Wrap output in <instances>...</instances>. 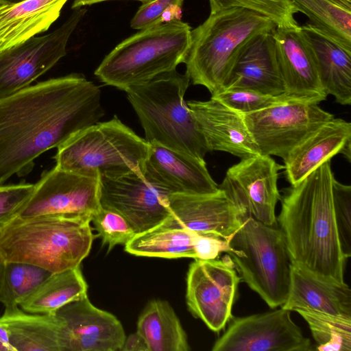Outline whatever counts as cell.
Listing matches in <instances>:
<instances>
[{
    "mask_svg": "<svg viewBox=\"0 0 351 351\" xmlns=\"http://www.w3.org/2000/svg\"><path fill=\"white\" fill-rule=\"evenodd\" d=\"M106 1H111V0H74L71 8H72V9L75 10V9L82 8L83 6H85V5H93L95 3ZM134 1H141L142 3V4H143V3H147L151 2L154 0H134Z\"/></svg>",
    "mask_w": 351,
    "mask_h": 351,
    "instance_id": "42",
    "label": "cell"
},
{
    "mask_svg": "<svg viewBox=\"0 0 351 351\" xmlns=\"http://www.w3.org/2000/svg\"><path fill=\"white\" fill-rule=\"evenodd\" d=\"M91 221L97 231V236L101 238L104 244L108 245V252L117 245H125L136 234L128 220L112 210L101 207L93 215Z\"/></svg>",
    "mask_w": 351,
    "mask_h": 351,
    "instance_id": "35",
    "label": "cell"
},
{
    "mask_svg": "<svg viewBox=\"0 0 351 351\" xmlns=\"http://www.w3.org/2000/svg\"><path fill=\"white\" fill-rule=\"evenodd\" d=\"M232 88L249 89L273 96L284 95L273 32L258 36L243 52L224 89Z\"/></svg>",
    "mask_w": 351,
    "mask_h": 351,
    "instance_id": "23",
    "label": "cell"
},
{
    "mask_svg": "<svg viewBox=\"0 0 351 351\" xmlns=\"http://www.w3.org/2000/svg\"><path fill=\"white\" fill-rule=\"evenodd\" d=\"M3 263L0 261V275L1 273L2 268H3Z\"/></svg>",
    "mask_w": 351,
    "mask_h": 351,
    "instance_id": "45",
    "label": "cell"
},
{
    "mask_svg": "<svg viewBox=\"0 0 351 351\" xmlns=\"http://www.w3.org/2000/svg\"><path fill=\"white\" fill-rule=\"evenodd\" d=\"M0 319L15 351H64L62 326L56 313H27L18 306L5 308Z\"/></svg>",
    "mask_w": 351,
    "mask_h": 351,
    "instance_id": "26",
    "label": "cell"
},
{
    "mask_svg": "<svg viewBox=\"0 0 351 351\" xmlns=\"http://www.w3.org/2000/svg\"><path fill=\"white\" fill-rule=\"evenodd\" d=\"M281 307L351 318V290L346 282L322 278L292 263L289 294Z\"/></svg>",
    "mask_w": 351,
    "mask_h": 351,
    "instance_id": "22",
    "label": "cell"
},
{
    "mask_svg": "<svg viewBox=\"0 0 351 351\" xmlns=\"http://www.w3.org/2000/svg\"><path fill=\"white\" fill-rule=\"evenodd\" d=\"M149 145L116 116L78 132L57 148L56 166L98 177L142 170Z\"/></svg>",
    "mask_w": 351,
    "mask_h": 351,
    "instance_id": "8",
    "label": "cell"
},
{
    "mask_svg": "<svg viewBox=\"0 0 351 351\" xmlns=\"http://www.w3.org/2000/svg\"><path fill=\"white\" fill-rule=\"evenodd\" d=\"M99 177L55 166L44 172L18 217L40 215L90 217L101 208Z\"/></svg>",
    "mask_w": 351,
    "mask_h": 351,
    "instance_id": "12",
    "label": "cell"
},
{
    "mask_svg": "<svg viewBox=\"0 0 351 351\" xmlns=\"http://www.w3.org/2000/svg\"><path fill=\"white\" fill-rule=\"evenodd\" d=\"M191 28L178 19L140 30L118 44L95 75L104 84L128 88L176 69L190 47Z\"/></svg>",
    "mask_w": 351,
    "mask_h": 351,
    "instance_id": "6",
    "label": "cell"
},
{
    "mask_svg": "<svg viewBox=\"0 0 351 351\" xmlns=\"http://www.w3.org/2000/svg\"><path fill=\"white\" fill-rule=\"evenodd\" d=\"M273 36L285 97L292 101L317 104L324 101L327 95L300 26L276 27Z\"/></svg>",
    "mask_w": 351,
    "mask_h": 351,
    "instance_id": "17",
    "label": "cell"
},
{
    "mask_svg": "<svg viewBox=\"0 0 351 351\" xmlns=\"http://www.w3.org/2000/svg\"><path fill=\"white\" fill-rule=\"evenodd\" d=\"M170 195L147 180L141 170L114 178L99 177L101 206L123 216L136 234L158 225L170 215Z\"/></svg>",
    "mask_w": 351,
    "mask_h": 351,
    "instance_id": "15",
    "label": "cell"
},
{
    "mask_svg": "<svg viewBox=\"0 0 351 351\" xmlns=\"http://www.w3.org/2000/svg\"><path fill=\"white\" fill-rule=\"evenodd\" d=\"M330 160L285 189L276 217L293 263L313 274L345 283L344 258L335 219Z\"/></svg>",
    "mask_w": 351,
    "mask_h": 351,
    "instance_id": "2",
    "label": "cell"
},
{
    "mask_svg": "<svg viewBox=\"0 0 351 351\" xmlns=\"http://www.w3.org/2000/svg\"><path fill=\"white\" fill-rule=\"evenodd\" d=\"M339 1L348 7H351V0H339Z\"/></svg>",
    "mask_w": 351,
    "mask_h": 351,
    "instance_id": "43",
    "label": "cell"
},
{
    "mask_svg": "<svg viewBox=\"0 0 351 351\" xmlns=\"http://www.w3.org/2000/svg\"><path fill=\"white\" fill-rule=\"evenodd\" d=\"M332 193L339 244L347 259L351 256V186L339 182L334 177Z\"/></svg>",
    "mask_w": 351,
    "mask_h": 351,
    "instance_id": "36",
    "label": "cell"
},
{
    "mask_svg": "<svg viewBox=\"0 0 351 351\" xmlns=\"http://www.w3.org/2000/svg\"><path fill=\"white\" fill-rule=\"evenodd\" d=\"M67 1H0V51L47 32Z\"/></svg>",
    "mask_w": 351,
    "mask_h": 351,
    "instance_id": "25",
    "label": "cell"
},
{
    "mask_svg": "<svg viewBox=\"0 0 351 351\" xmlns=\"http://www.w3.org/2000/svg\"><path fill=\"white\" fill-rule=\"evenodd\" d=\"M283 166L270 156L259 154L241 159L230 167L219 186L239 210L269 225L277 223L276 206L280 198L277 186Z\"/></svg>",
    "mask_w": 351,
    "mask_h": 351,
    "instance_id": "14",
    "label": "cell"
},
{
    "mask_svg": "<svg viewBox=\"0 0 351 351\" xmlns=\"http://www.w3.org/2000/svg\"><path fill=\"white\" fill-rule=\"evenodd\" d=\"M86 12L75 9L53 32L0 51V98L29 86L66 54L68 41Z\"/></svg>",
    "mask_w": 351,
    "mask_h": 351,
    "instance_id": "9",
    "label": "cell"
},
{
    "mask_svg": "<svg viewBox=\"0 0 351 351\" xmlns=\"http://www.w3.org/2000/svg\"><path fill=\"white\" fill-rule=\"evenodd\" d=\"M210 13L241 8L270 19L277 27H292L298 24L294 15L299 11L290 0H209Z\"/></svg>",
    "mask_w": 351,
    "mask_h": 351,
    "instance_id": "33",
    "label": "cell"
},
{
    "mask_svg": "<svg viewBox=\"0 0 351 351\" xmlns=\"http://www.w3.org/2000/svg\"><path fill=\"white\" fill-rule=\"evenodd\" d=\"M169 207L170 222L199 234L228 240L241 225L239 210L220 189L208 194H171Z\"/></svg>",
    "mask_w": 351,
    "mask_h": 351,
    "instance_id": "19",
    "label": "cell"
},
{
    "mask_svg": "<svg viewBox=\"0 0 351 351\" xmlns=\"http://www.w3.org/2000/svg\"><path fill=\"white\" fill-rule=\"evenodd\" d=\"M190 80L186 72L182 74L176 69L125 91L147 143L204 159L208 149L184 99Z\"/></svg>",
    "mask_w": 351,
    "mask_h": 351,
    "instance_id": "5",
    "label": "cell"
},
{
    "mask_svg": "<svg viewBox=\"0 0 351 351\" xmlns=\"http://www.w3.org/2000/svg\"><path fill=\"white\" fill-rule=\"evenodd\" d=\"M51 274L27 263H3L0 275V303L5 308L19 306Z\"/></svg>",
    "mask_w": 351,
    "mask_h": 351,
    "instance_id": "31",
    "label": "cell"
},
{
    "mask_svg": "<svg viewBox=\"0 0 351 351\" xmlns=\"http://www.w3.org/2000/svg\"><path fill=\"white\" fill-rule=\"evenodd\" d=\"M0 351H15L10 340L6 326L0 319Z\"/></svg>",
    "mask_w": 351,
    "mask_h": 351,
    "instance_id": "41",
    "label": "cell"
},
{
    "mask_svg": "<svg viewBox=\"0 0 351 351\" xmlns=\"http://www.w3.org/2000/svg\"><path fill=\"white\" fill-rule=\"evenodd\" d=\"M149 144V143H148ZM142 172L169 194H208L219 191L204 159L152 143Z\"/></svg>",
    "mask_w": 351,
    "mask_h": 351,
    "instance_id": "18",
    "label": "cell"
},
{
    "mask_svg": "<svg viewBox=\"0 0 351 351\" xmlns=\"http://www.w3.org/2000/svg\"><path fill=\"white\" fill-rule=\"evenodd\" d=\"M1 1H5V2H11V3H14V2H18V1H21L22 0H0Z\"/></svg>",
    "mask_w": 351,
    "mask_h": 351,
    "instance_id": "44",
    "label": "cell"
},
{
    "mask_svg": "<svg viewBox=\"0 0 351 351\" xmlns=\"http://www.w3.org/2000/svg\"><path fill=\"white\" fill-rule=\"evenodd\" d=\"M338 154L351 158V123L332 118L298 143L287 155L283 169L293 185Z\"/></svg>",
    "mask_w": 351,
    "mask_h": 351,
    "instance_id": "21",
    "label": "cell"
},
{
    "mask_svg": "<svg viewBox=\"0 0 351 351\" xmlns=\"http://www.w3.org/2000/svg\"><path fill=\"white\" fill-rule=\"evenodd\" d=\"M210 97L243 114L291 101L288 99L285 95L273 96L252 90L241 88L223 89L211 95Z\"/></svg>",
    "mask_w": 351,
    "mask_h": 351,
    "instance_id": "34",
    "label": "cell"
},
{
    "mask_svg": "<svg viewBox=\"0 0 351 351\" xmlns=\"http://www.w3.org/2000/svg\"><path fill=\"white\" fill-rule=\"evenodd\" d=\"M276 27L268 17L241 8L210 13L191 30L184 61L186 73L194 84L206 87L213 95L225 88L237 60L251 43Z\"/></svg>",
    "mask_w": 351,
    "mask_h": 351,
    "instance_id": "3",
    "label": "cell"
},
{
    "mask_svg": "<svg viewBox=\"0 0 351 351\" xmlns=\"http://www.w3.org/2000/svg\"><path fill=\"white\" fill-rule=\"evenodd\" d=\"M316 63L326 95L341 105L351 104V50L341 45L308 23L300 26Z\"/></svg>",
    "mask_w": 351,
    "mask_h": 351,
    "instance_id": "24",
    "label": "cell"
},
{
    "mask_svg": "<svg viewBox=\"0 0 351 351\" xmlns=\"http://www.w3.org/2000/svg\"><path fill=\"white\" fill-rule=\"evenodd\" d=\"M241 225L228 239V252L241 280L271 308L282 306L289 290L292 261L277 224L240 214Z\"/></svg>",
    "mask_w": 351,
    "mask_h": 351,
    "instance_id": "7",
    "label": "cell"
},
{
    "mask_svg": "<svg viewBox=\"0 0 351 351\" xmlns=\"http://www.w3.org/2000/svg\"><path fill=\"white\" fill-rule=\"evenodd\" d=\"M63 330L64 351H120L123 327L112 314L94 306L87 295L56 312Z\"/></svg>",
    "mask_w": 351,
    "mask_h": 351,
    "instance_id": "16",
    "label": "cell"
},
{
    "mask_svg": "<svg viewBox=\"0 0 351 351\" xmlns=\"http://www.w3.org/2000/svg\"><path fill=\"white\" fill-rule=\"evenodd\" d=\"M184 0H154L143 3L130 22L132 29L143 30L170 21L171 10H180Z\"/></svg>",
    "mask_w": 351,
    "mask_h": 351,
    "instance_id": "38",
    "label": "cell"
},
{
    "mask_svg": "<svg viewBox=\"0 0 351 351\" xmlns=\"http://www.w3.org/2000/svg\"><path fill=\"white\" fill-rule=\"evenodd\" d=\"M91 218L16 217L0 231V261L32 265L56 273L80 265L95 237Z\"/></svg>",
    "mask_w": 351,
    "mask_h": 351,
    "instance_id": "4",
    "label": "cell"
},
{
    "mask_svg": "<svg viewBox=\"0 0 351 351\" xmlns=\"http://www.w3.org/2000/svg\"><path fill=\"white\" fill-rule=\"evenodd\" d=\"M230 256L221 260L195 259L186 276V300L189 310L216 332L232 318L240 277Z\"/></svg>",
    "mask_w": 351,
    "mask_h": 351,
    "instance_id": "11",
    "label": "cell"
},
{
    "mask_svg": "<svg viewBox=\"0 0 351 351\" xmlns=\"http://www.w3.org/2000/svg\"><path fill=\"white\" fill-rule=\"evenodd\" d=\"M308 23L351 50V7L339 0H290Z\"/></svg>",
    "mask_w": 351,
    "mask_h": 351,
    "instance_id": "30",
    "label": "cell"
},
{
    "mask_svg": "<svg viewBox=\"0 0 351 351\" xmlns=\"http://www.w3.org/2000/svg\"><path fill=\"white\" fill-rule=\"evenodd\" d=\"M99 86L71 73L0 98V184L29 173L34 160L104 115Z\"/></svg>",
    "mask_w": 351,
    "mask_h": 351,
    "instance_id": "1",
    "label": "cell"
},
{
    "mask_svg": "<svg viewBox=\"0 0 351 351\" xmlns=\"http://www.w3.org/2000/svg\"><path fill=\"white\" fill-rule=\"evenodd\" d=\"M120 351H149L146 341L137 331L125 337Z\"/></svg>",
    "mask_w": 351,
    "mask_h": 351,
    "instance_id": "40",
    "label": "cell"
},
{
    "mask_svg": "<svg viewBox=\"0 0 351 351\" xmlns=\"http://www.w3.org/2000/svg\"><path fill=\"white\" fill-rule=\"evenodd\" d=\"M308 324L319 351H351V318L311 310L296 311Z\"/></svg>",
    "mask_w": 351,
    "mask_h": 351,
    "instance_id": "32",
    "label": "cell"
},
{
    "mask_svg": "<svg viewBox=\"0 0 351 351\" xmlns=\"http://www.w3.org/2000/svg\"><path fill=\"white\" fill-rule=\"evenodd\" d=\"M186 104L209 152H225L241 159L261 154L242 114L211 97Z\"/></svg>",
    "mask_w": 351,
    "mask_h": 351,
    "instance_id": "20",
    "label": "cell"
},
{
    "mask_svg": "<svg viewBox=\"0 0 351 351\" xmlns=\"http://www.w3.org/2000/svg\"><path fill=\"white\" fill-rule=\"evenodd\" d=\"M281 307L271 312L232 317L213 351H310L308 338Z\"/></svg>",
    "mask_w": 351,
    "mask_h": 351,
    "instance_id": "13",
    "label": "cell"
},
{
    "mask_svg": "<svg viewBox=\"0 0 351 351\" xmlns=\"http://www.w3.org/2000/svg\"><path fill=\"white\" fill-rule=\"evenodd\" d=\"M195 232L176 226L166 219L158 225L136 234L125 245V250L140 256L195 259Z\"/></svg>",
    "mask_w": 351,
    "mask_h": 351,
    "instance_id": "27",
    "label": "cell"
},
{
    "mask_svg": "<svg viewBox=\"0 0 351 351\" xmlns=\"http://www.w3.org/2000/svg\"><path fill=\"white\" fill-rule=\"evenodd\" d=\"M80 267L52 273L20 305L27 313L54 314L63 306L87 295Z\"/></svg>",
    "mask_w": 351,
    "mask_h": 351,
    "instance_id": "29",
    "label": "cell"
},
{
    "mask_svg": "<svg viewBox=\"0 0 351 351\" xmlns=\"http://www.w3.org/2000/svg\"><path fill=\"white\" fill-rule=\"evenodd\" d=\"M35 184H0V231L16 219L32 197Z\"/></svg>",
    "mask_w": 351,
    "mask_h": 351,
    "instance_id": "37",
    "label": "cell"
},
{
    "mask_svg": "<svg viewBox=\"0 0 351 351\" xmlns=\"http://www.w3.org/2000/svg\"><path fill=\"white\" fill-rule=\"evenodd\" d=\"M149 351H189L186 334L171 305L166 301L150 302L140 315L137 330Z\"/></svg>",
    "mask_w": 351,
    "mask_h": 351,
    "instance_id": "28",
    "label": "cell"
},
{
    "mask_svg": "<svg viewBox=\"0 0 351 351\" xmlns=\"http://www.w3.org/2000/svg\"><path fill=\"white\" fill-rule=\"evenodd\" d=\"M243 116L261 154L282 160L306 137L335 117L319 104L292 100Z\"/></svg>",
    "mask_w": 351,
    "mask_h": 351,
    "instance_id": "10",
    "label": "cell"
},
{
    "mask_svg": "<svg viewBox=\"0 0 351 351\" xmlns=\"http://www.w3.org/2000/svg\"><path fill=\"white\" fill-rule=\"evenodd\" d=\"M195 259L212 260L222 252L230 251L228 240L222 237L196 233L193 241Z\"/></svg>",
    "mask_w": 351,
    "mask_h": 351,
    "instance_id": "39",
    "label": "cell"
}]
</instances>
